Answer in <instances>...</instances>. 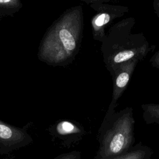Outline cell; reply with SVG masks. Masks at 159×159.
Wrapping results in <instances>:
<instances>
[{"label":"cell","mask_w":159,"mask_h":159,"mask_svg":"<svg viewBox=\"0 0 159 159\" xmlns=\"http://www.w3.org/2000/svg\"><path fill=\"white\" fill-rule=\"evenodd\" d=\"M83 30L82 6H76L65 11L42 39L38 52L39 60L53 66L70 63L80 50Z\"/></svg>","instance_id":"6da1fadb"},{"label":"cell","mask_w":159,"mask_h":159,"mask_svg":"<svg viewBox=\"0 0 159 159\" xmlns=\"http://www.w3.org/2000/svg\"><path fill=\"white\" fill-rule=\"evenodd\" d=\"M135 19L129 17L110 27L101 42L103 61L111 75L120 63L132 59L143 60L153 49L142 33H132Z\"/></svg>","instance_id":"7a4b0ae2"},{"label":"cell","mask_w":159,"mask_h":159,"mask_svg":"<svg viewBox=\"0 0 159 159\" xmlns=\"http://www.w3.org/2000/svg\"><path fill=\"white\" fill-rule=\"evenodd\" d=\"M134 124L132 107L106 114L99 129V147L96 159H109L131 148L135 142Z\"/></svg>","instance_id":"3957f363"},{"label":"cell","mask_w":159,"mask_h":159,"mask_svg":"<svg viewBox=\"0 0 159 159\" xmlns=\"http://www.w3.org/2000/svg\"><path fill=\"white\" fill-rule=\"evenodd\" d=\"M96 11L92 17L91 24L93 37L94 40L102 42L106 34V27L116 19L120 18L129 11L127 6L110 4L107 1H85Z\"/></svg>","instance_id":"277c9868"},{"label":"cell","mask_w":159,"mask_h":159,"mask_svg":"<svg viewBox=\"0 0 159 159\" xmlns=\"http://www.w3.org/2000/svg\"><path fill=\"white\" fill-rule=\"evenodd\" d=\"M139 61L137 59L124 61L119 65L111 75L112 78V93L106 114H111L116 111L117 102L126 89Z\"/></svg>","instance_id":"5b68a950"},{"label":"cell","mask_w":159,"mask_h":159,"mask_svg":"<svg viewBox=\"0 0 159 159\" xmlns=\"http://www.w3.org/2000/svg\"><path fill=\"white\" fill-rule=\"evenodd\" d=\"M29 138L23 130L0 120V143L6 147L22 143Z\"/></svg>","instance_id":"8992f818"},{"label":"cell","mask_w":159,"mask_h":159,"mask_svg":"<svg viewBox=\"0 0 159 159\" xmlns=\"http://www.w3.org/2000/svg\"><path fill=\"white\" fill-rule=\"evenodd\" d=\"M153 153V152L150 147L140 142L126 152L109 159H151Z\"/></svg>","instance_id":"52a82bcc"},{"label":"cell","mask_w":159,"mask_h":159,"mask_svg":"<svg viewBox=\"0 0 159 159\" xmlns=\"http://www.w3.org/2000/svg\"><path fill=\"white\" fill-rule=\"evenodd\" d=\"M143 119L147 124H156L159 125V104H142Z\"/></svg>","instance_id":"ba28073f"},{"label":"cell","mask_w":159,"mask_h":159,"mask_svg":"<svg viewBox=\"0 0 159 159\" xmlns=\"http://www.w3.org/2000/svg\"><path fill=\"white\" fill-rule=\"evenodd\" d=\"M55 130L57 134L66 136L75 134H81L82 130L76 124L68 120H61L55 125Z\"/></svg>","instance_id":"9c48e42d"},{"label":"cell","mask_w":159,"mask_h":159,"mask_svg":"<svg viewBox=\"0 0 159 159\" xmlns=\"http://www.w3.org/2000/svg\"><path fill=\"white\" fill-rule=\"evenodd\" d=\"M22 7L19 0H0V16H12Z\"/></svg>","instance_id":"30bf717a"},{"label":"cell","mask_w":159,"mask_h":159,"mask_svg":"<svg viewBox=\"0 0 159 159\" xmlns=\"http://www.w3.org/2000/svg\"><path fill=\"white\" fill-rule=\"evenodd\" d=\"M150 63L152 66L159 70V49L150 58Z\"/></svg>","instance_id":"8fae6325"},{"label":"cell","mask_w":159,"mask_h":159,"mask_svg":"<svg viewBox=\"0 0 159 159\" xmlns=\"http://www.w3.org/2000/svg\"><path fill=\"white\" fill-rule=\"evenodd\" d=\"M77 157H78L77 156V152H75L64 154L57 159H77Z\"/></svg>","instance_id":"7c38bea8"},{"label":"cell","mask_w":159,"mask_h":159,"mask_svg":"<svg viewBox=\"0 0 159 159\" xmlns=\"http://www.w3.org/2000/svg\"><path fill=\"white\" fill-rule=\"evenodd\" d=\"M153 7L159 21V0H155L153 2Z\"/></svg>","instance_id":"4fadbf2b"}]
</instances>
